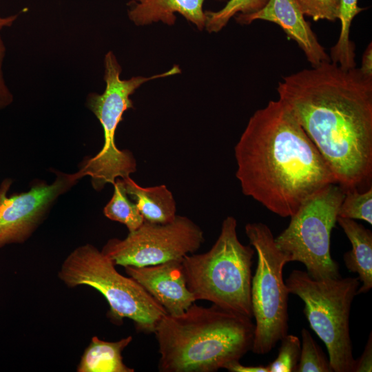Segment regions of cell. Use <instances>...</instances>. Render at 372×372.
<instances>
[{
  "instance_id": "ffe728a7",
  "label": "cell",
  "mask_w": 372,
  "mask_h": 372,
  "mask_svg": "<svg viewBox=\"0 0 372 372\" xmlns=\"http://www.w3.org/2000/svg\"><path fill=\"white\" fill-rule=\"evenodd\" d=\"M269 0H229L218 11H205V29L209 32H218L227 25L229 21L238 14L254 13L262 9Z\"/></svg>"
},
{
  "instance_id": "2e32d148",
  "label": "cell",
  "mask_w": 372,
  "mask_h": 372,
  "mask_svg": "<svg viewBox=\"0 0 372 372\" xmlns=\"http://www.w3.org/2000/svg\"><path fill=\"white\" fill-rule=\"evenodd\" d=\"M128 196L138 207L144 220L165 224L176 216V205L172 192L165 185L143 187L130 176L122 178Z\"/></svg>"
},
{
  "instance_id": "7402d4cb",
  "label": "cell",
  "mask_w": 372,
  "mask_h": 372,
  "mask_svg": "<svg viewBox=\"0 0 372 372\" xmlns=\"http://www.w3.org/2000/svg\"><path fill=\"white\" fill-rule=\"evenodd\" d=\"M338 217L361 220L372 225V188L365 192L358 189L344 192V196L339 208Z\"/></svg>"
},
{
  "instance_id": "9c48e42d",
  "label": "cell",
  "mask_w": 372,
  "mask_h": 372,
  "mask_svg": "<svg viewBox=\"0 0 372 372\" xmlns=\"http://www.w3.org/2000/svg\"><path fill=\"white\" fill-rule=\"evenodd\" d=\"M344 190L331 184L307 199L290 216L274 241L289 262H300L314 279L340 277L339 265L331 255V235L337 223Z\"/></svg>"
},
{
  "instance_id": "e0dca14e",
  "label": "cell",
  "mask_w": 372,
  "mask_h": 372,
  "mask_svg": "<svg viewBox=\"0 0 372 372\" xmlns=\"http://www.w3.org/2000/svg\"><path fill=\"white\" fill-rule=\"evenodd\" d=\"M127 336L116 342H107L94 336L85 349L77 366L78 372H134L123 362L121 353L132 342Z\"/></svg>"
},
{
  "instance_id": "5b68a950",
  "label": "cell",
  "mask_w": 372,
  "mask_h": 372,
  "mask_svg": "<svg viewBox=\"0 0 372 372\" xmlns=\"http://www.w3.org/2000/svg\"><path fill=\"white\" fill-rule=\"evenodd\" d=\"M104 68V92L90 93L85 102L102 126L104 143L99 152L85 160L79 170L82 177H90L92 185L97 191L107 184L113 185L116 178H126L136 171L133 154L128 149H119L115 143V132L124 112L134 108L130 96L149 81L181 73L179 66L174 65L169 70L149 77L137 76L121 79L122 68L111 51L105 56Z\"/></svg>"
},
{
  "instance_id": "9a60e30c",
  "label": "cell",
  "mask_w": 372,
  "mask_h": 372,
  "mask_svg": "<svg viewBox=\"0 0 372 372\" xmlns=\"http://www.w3.org/2000/svg\"><path fill=\"white\" fill-rule=\"evenodd\" d=\"M337 223L351 245V249L344 254L346 267L358 275L362 283L357 295L365 293L372 288V233L355 220L338 217Z\"/></svg>"
},
{
  "instance_id": "3957f363",
  "label": "cell",
  "mask_w": 372,
  "mask_h": 372,
  "mask_svg": "<svg viewBox=\"0 0 372 372\" xmlns=\"http://www.w3.org/2000/svg\"><path fill=\"white\" fill-rule=\"evenodd\" d=\"M252 318L194 302L178 316L165 315L155 333L161 372H215L251 350Z\"/></svg>"
},
{
  "instance_id": "44dd1931",
  "label": "cell",
  "mask_w": 372,
  "mask_h": 372,
  "mask_svg": "<svg viewBox=\"0 0 372 372\" xmlns=\"http://www.w3.org/2000/svg\"><path fill=\"white\" fill-rule=\"evenodd\" d=\"M302 344L296 372H333L329 358L305 328L301 331Z\"/></svg>"
},
{
  "instance_id": "30bf717a",
  "label": "cell",
  "mask_w": 372,
  "mask_h": 372,
  "mask_svg": "<svg viewBox=\"0 0 372 372\" xmlns=\"http://www.w3.org/2000/svg\"><path fill=\"white\" fill-rule=\"evenodd\" d=\"M205 240L200 227L186 216L161 224L144 220L121 240L112 238L101 251L115 265L145 267L182 260L197 251Z\"/></svg>"
},
{
  "instance_id": "8992f818",
  "label": "cell",
  "mask_w": 372,
  "mask_h": 372,
  "mask_svg": "<svg viewBox=\"0 0 372 372\" xmlns=\"http://www.w3.org/2000/svg\"><path fill=\"white\" fill-rule=\"evenodd\" d=\"M114 263L91 244L74 249L64 260L58 276L68 287L87 285L99 291L116 322L132 320L136 329L154 333L165 309L135 280L119 273Z\"/></svg>"
},
{
  "instance_id": "4316f807",
  "label": "cell",
  "mask_w": 372,
  "mask_h": 372,
  "mask_svg": "<svg viewBox=\"0 0 372 372\" xmlns=\"http://www.w3.org/2000/svg\"><path fill=\"white\" fill-rule=\"evenodd\" d=\"M361 74L369 79H372V43L368 45L364 50L361 62V67L359 68Z\"/></svg>"
},
{
  "instance_id": "5bb4252c",
  "label": "cell",
  "mask_w": 372,
  "mask_h": 372,
  "mask_svg": "<svg viewBox=\"0 0 372 372\" xmlns=\"http://www.w3.org/2000/svg\"><path fill=\"white\" fill-rule=\"evenodd\" d=\"M205 0H132L127 5L128 17L137 26L161 21L174 25L180 14L202 31L205 28L206 14L203 11Z\"/></svg>"
},
{
  "instance_id": "ba28073f",
  "label": "cell",
  "mask_w": 372,
  "mask_h": 372,
  "mask_svg": "<svg viewBox=\"0 0 372 372\" xmlns=\"http://www.w3.org/2000/svg\"><path fill=\"white\" fill-rule=\"evenodd\" d=\"M245 230L257 254L251 285V310L255 319L251 351L265 355L288 333L289 293L282 273L289 262L276 245L273 233L267 225L250 223L245 225Z\"/></svg>"
},
{
  "instance_id": "6da1fadb",
  "label": "cell",
  "mask_w": 372,
  "mask_h": 372,
  "mask_svg": "<svg viewBox=\"0 0 372 372\" xmlns=\"http://www.w3.org/2000/svg\"><path fill=\"white\" fill-rule=\"evenodd\" d=\"M290 110L344 192L372 175V79L327 61L278 83Z\"/></svg>"
},
{
  "instance_id": "d6986e66",
  "label": "cell",
  "mask_w": 372,
  "mask_h": 372,
  "mask_svg": "<svg viewBox=\"0 0 372 372\" xmlns=\"http://www.w3.org/2000/svg\"><path fill=\"white\" fill-rule=\"evenodd\" d=\"M112 198L103 209L109 219L125 225L129 232L135 231L144 222V218L135 203L126 193L123 179H116Z\"/></svg>"
},
{
  "instance_id": "7c38bea8",
  "label": "cell",
  "mask_w": 372,
  "mask_h": 372,
  "mask_svg": "<svg viewBox=\"0 0 372 372\" xmlns=\"http://www.w3.org/2000/svg\"><path fill=\"white\" fill-rule=\"evenodd\" d=\"M182 260L151 266L124 267L126 273L154 298L168 315L178 316L196 301L187 288Z\"/></svg>"
},
{
  "instance_id": "603a6c76",
  "label": "cell",
  "mask_w": 372,
  "mask_h": 372,
  "mask_svg": "<svg viewBox=\"0 0 372 372\" xmlns=\"http://www.w3.org/2000/svg\"><path fill=\"white\" fill-rule=\"evenodd\" d=\"M280 341L281 344L277 357L267 364L269 372H296L300 355V339L287 333Z\"/></svg>"
},
{
  "instance_id": "cb8c5ba5",
  "label": "cell",
  "mask_w": 372,
  "mask_h": 372,
  "mask_svg": "<svg viewBox=\"0 0 372 372\" xmlns=\"http://www.w3.org/2000/svg\"><path fill=\"white\" fill-rule=\"evenodd\" d=\"M303 15L314 21L338 19L340 0H295Z\"/></svg>"
},
{
  "instance_id": "8fae6325",
  "label": "cell",
  "mask_w": 372,
  "mask_h": 372,
  "mask_svg": "<svg viewBox=\"0 0 372 372\" xmlns=\"http://www.w3.org/2000/svg\"><path fill=\"white\" fill-rule=\"evenodd\" d=\"M82 178L59 173L52 184L40 183L29 191L8 196L12 183L4 179L0 185V248L25 242L45 216L56 199Z\"/></svg>"
},
{
  "instance_id": "52a82bcc",
  "label": "cell",
  "mask_w": 372,
  "mask_h": 372,
  "mask_svg": "<svg viewBox=\"0 0 372 372\" xmlns=\"http://www.w3.org/2000/svg\"><path fill=\"white\" fill-rule=\"evenodd\" d=\"M289 293L304 302L311 329L327 347L334 372H353L355 359L349 333L351 307L360 286L358 277L316 280L295 269L285 280Z\"/></svg>"
},
{
  "instance_id": "7a4b0ae2",
  "label": "cell",
  "mask_w": 372,
  "mask_h": 372,
  "mask_svg": "<svg viewBox=\"0 0 372 372\" xmlns=\"http://www.w3.org/2000/svg\"><path fill=\"white\" fill-rule=\"evenodd\" d=\"M234 155L242 192L281 217L291 216L315 194L337 184L322 156L279 99L253 114Z\"/></svg>"
},
{
  "instance_id": "83f0119b",
  "label": "cell",
  "mask_w": 372,
  "mask_h": 372,
  "mask_svg": "<svg viewBox=\"0 0 372 372\" xmlns=\"http://www.w3.org/2000/svg\"><path fill=\"white\" fill-rule=\"evenodd\" d=\"M225 369L230 372H269L267 365L245 366L240 364V360L228 364Z\"/></svg>"
},
{
  "instance_id": "4fadbf2b",
  "label": "cell",
  "mask_w": 372,
  "mask_h": 372,
  "mask_svg": "<svg viewBox=\"0 0 372 372\" xmlns=\"http://www.w3.org/2000/svg\"><path fill=\"white\" fill-rule=\"evenodd\" d=\"M234 18L240 25H249L256 20L278 25L289 39L297 43L312 67L331 61L295 0H269L260 10L238 14Z\"/></svg>"
},
{
  "instance_id": "d4e9b609",
  "label": "cell",
  "mask_w": 372,
  "mask_h": 372,
  "mask_svg": "<svg viewBox=\"0 0 372 372\" xmlns=\"http://www.w3.org/2000/svg\"><path fill=\"white\" fill-rule=\"evenodd\" d=\"M6 55V46L0 34V110L10 105L14 96L6 84L3 74V62Z\"/></svg>"
},
{
  "instance_id": "ac0fdd59",
  "label": "cell",
  "mask_w": 372,
  "mask_h": 372,
  "mask_svg": "<svg viewBox=\"0 0 372 372\" xmlns=\"http://www.w3.org/2000/svg\"><path fill=\"white\" fill-rule=\"evenodd\" d=\"M358 0H340V32L336 43L331 48L330 60L344 69L355 68V45L350 39V28L355 17L364 8L358 6Z\"/></svg>"
},
{
  "instance_id": "484cf974",
  "label": "cell",
  "mask_w": 372,
  "mask_h": 372,
  "mask_svg": "<svg viewBox=\"0 0 372 372\" xmlns=\"http://www.w3.org/2000/svg\"><path fill=\"white\" fill-rule=\"evenodd\" d=\"M372 371V336H369L364 351L361 356L355 360L353 372H371Z\"/></svg>"
},
{
  "instance_id": "f1b7e54d",
  "label": "cell",
  "mask_w": 372,
  "mask_h": 372,
  "mask_svg": "<svg viewBox=\"0 0 372 372\" xmlns=\"http://www.w3.org/2000/svg\"><path fill=\"white\" fill-rule=\"evenodd\" d=\"M18 14L11 15L6 17H0V30L6 27H9L12 25L17 19Z\"/></svg>"
},
{
  "instance_id": "277c9868",
  "label": "cell",
  "mask_w": 372,
  "mask_h": 372,
  "mask_svg": "<svg viewBox=\"0 0 372 372\" xmlns=\"http://www.w3.org/2000/svg\"><path fill=\"white\" fill-rule=\"evenodd\" d=\"M255 253L251 245H243L239 240L236 219L227 216L208 251L183 257L182 264L187 288L196 300H208L252 318L251 267Z\"/></svg>"
}]
</instances>
